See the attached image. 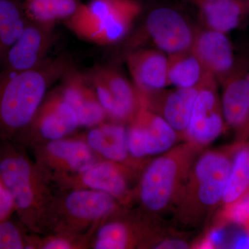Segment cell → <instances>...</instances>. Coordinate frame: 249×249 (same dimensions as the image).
<instances>
[{
  "mask_svg": "<svg viewBox=\"0 0 249 249\" xmlns=\"http://www.w3.org/2000/svg\"><path fill=\"white\" fill-rule=\"evenodd\" d=\"M73 68L67 56L22 72L0 71V139L28 147L29 132L49 87Z\"/></svg>",
  "mask_w": 249,
  "mask_h": 249,
  "instance_id": "6da1fadb",
  "label": "cell"
},
{
  "mask_svg": "<svg viewBox=\"0 0 249 249\" xmlns=\"http://www.w3.org/2000/svg\"><path fill=\"white\" fill-rule=\"evenodd\" d=\"M0 180L12 196L20 222L34 233L45 234L55 191L27 147L0 139Z\"/></svg>",
  "mask_w": 249,
  "mask_h": 249,
  "instance_id": "7a4b0ae2",
  "label": "cell"
},
{
  "mask_svg": "<svg viewBox=\"0 0 249 249\" xmlns=\"http://www.w3.org/2000/svg\"><path fill=\"white\" fill-rule=\"evenodd\" d=\"M204 150L184 142L149 160L136 191L145 217L160 215L175 209L192 166Z\"/></svg>",
  "mask_w": 249,
  "mask_h": 249,
  "instance_id": "3957f363",
  "label": "cell"
},
{
  "mask_svg": "<svg viewBox=\"0 0 249 249\" xmlns=\"http://www.w3.org/2000/svg\"><path fill=\"white\" fill-rule=\"evenodd\" d=\"M236 145L237 142L227 148L204 150L197 157L175 209L178 223L198 227L222 204Z\"/></svg>",
  "mask_w": 249,
  "mask_h": 249,
  "instance_id": "277c9868",
  "label": "cell"
},
{
  "mask_svg": "<svg viewBox=\"0 0 249 249\" xmlns=\"http://www.w3.org/2000/svg\"><path fill=\"white\" fill-rule=\"evenodd\" d=\"M122 204L104 192L58 189L46 219L45 234L94 232L100 224L121 212Z\"/></svg>",
  "mask_w": 249,
  "mask_h": 249,
  "instance_id": "5b68a950",
  "label": "cell"
},
{
  "mask_svg": "<svg viewBox=\"0 0 249 249\" xmlns=\"http://www.w3.org/2000/svg\"><path fill=\"white\" fill-rule=\"evenodd\" d=\"M142 11L139 0H91L64 24L83 40L111 45L128 34Z\"/></svg>",
  "mask_w": 249,
  "mask_h": 249,
  "instance_id": "8992f818",
  "label": "cell"
},
{
  "mask_svg": "<svg viewBox=\"0 0 249 249\" xmlns=\"http://www.w3.org/2000/svg\"><path fill=\"white\" fill-rule=\"evenodd\" d=\"M30 147L34 150V161L52 184L88 169L100 160L88 142L80 139L64 138Z\"/></svg>",
  "mask_w": 249,
  "mask_h": 249,
  "instance_id": "52a82bcc",
  "label": "cell"
},
{
  "mask_svg": "<svg viewBox=\"0 0 249 249\" xmlns=\"http://www.w3.org/2000/svg\"><path fill=\"white\" fill-rule=\"evenodd\" d=\"M140 170L111 160H100L88 169L57 180L53 183L58 189L87 188L104 192L127 205L135 196L130 183L135 170Z\"/></svg>",
  "mask_w": 249,
  "mask_h": 249,
  "instance_id": "ba28073f",
  "label": "cell"
},
{
  "mask_svg": "<svg viewBox=\"0 0 249 249\" xmlns=\"http://www.w3.org/2000/svg\"><path fill=\"white\" fill-rule=\"evenodd\" d=\"M129 124L127 145L129 154L136 160H146L161 155L180 140L163 118L142 106Z\"/></svg>",
  "mask_w": 249,
  "mask_h": 249,
  "instance_id": "9c48e42d",
  "label": "cell"
},
{
  "mask_svg": "<svg viewBox=\"0 0 249 249\" xmlns=\"http://www.w3.org/2000/svg\"><path fill=\"white\" fill-rule=\"evenodd\" d=\"M226 126L217 80L209 76L201 84L195 101L183 141L205 149L219 137Z\"/></svg>",
  "mask_w": 249,
  "mask_h": 249,
  "instance_id": "30bf717a",
  "label": "cell"
},
{
  "mask_svg": "<svg viewBox=\"0 0 249 249\" xmlns=\"http://www.w3.org/2000/svg\"><path fill=\"white\" fill-rule=\"evenodd\" d=\"M145 22L147 37L160 52L169 55L191 49L196 31L176 8L157 5L147 14Z\"/></svg>",
  "mask_w": 249,
  "mask_h": 249,
  "instance_id": "8fae6325",
  "label": "cell"
},
{
  "mask_svg": "<svg viewBox=\"0 0 249 249\" xmlns=\"http://www.w3.org/2000/svg\"><path fill=\"white\" fill-rule=\"evenodd\" d=\"M121 211L108 218L93 232L90 248L127 249L153 247L157 237L145 216L125 217Z\"/></svg>",
  "mask_w": 249,
  "mask_h": 249,
  "instance_id": "7c38bea8",
  "label": "cell"
},
{
  "mask_svg": "<svg viewBox=\"0 0 249 249\" xmlns=\"http://www.w3.org/2000/svg\"><path fill=\"white\" fill-rule=\"evenodd\" d=\"M80 126L76 111L57 90L44 100L36 113L31 125L28 147L66 138Z\"/></svg>",
  "mask_w": 249,
  "mask_h": 249,
  "instance_id": "4fadbf2b",
  "label": "cell"
},
{
  "mask_svg": "<svg viewBox=\"0 0 249 249\" xmlns=\"http://www.w3.org/2000/svg\"><path fill=\"white\" fill-rule=\"evenodd\" d=\"M55 41V27L28 20L24 31L12 46L1 70L22 72L40 66L47 59Z\"/></svg>",
  "mask_w": 249,
  "mask_h": 249,
  "instance_id": "5bb4252c",
  "label": "cell"
},
{
  "mask_svg": "<svg viewBox=\"0 0 249 249\" xmlns=\"http://www.w3.org/2000/svg\"><path fill=\"white\" fill-rule=\"evenodd\" d=\"M201 84L193 88L162 89L144 94L139 93L142 106L163 118L176 132L180 140L183 141Z\"/></svg>",
  "mask_w": 249,
  "mask_h": 249,
  "instance_id": "9a60e30c",
  "label": "cell"
},
{
  "mask_svg": "<svg viewBox=\"0 0 249 249\" xmlns=\"http://www.w3.org/2000/svg\"><path fill=\"white\" fill-rule=\"evenodd\" d=\"M62 78L63 83L59 91L76 111L80 126L92 127L104 123L107 113L85 75L73 67Z\"/></svg>",
  "mask_w": 249,
  "mask_h": 249,
  "instance_id": "2e32d148",
  "label": "cell"
},
{
  "mask_svg": "<svg viewBox=\"0 0 249 249\" xmlns=\"http://www.w3.org/2000/svg\"><path fill=\"white\" fill-rule=\"evenodd\" d=\"M221 83L224 120L227 125L239 133L249 119V60L236 62Z\"/></svg>",
  "mask_w": 249,
  "mask_h": 249,
  "instance_id": "e0dca14e",
  "label": "cell"
},
{
  "mask_svg": "<svg viewBox=\"0 0 249 249\" xmlns=\"http://www.w3.org/2000/svg\"><path fill=\"white\" fill-rule=\"evenodd\" d=\"M191 49L205 70L220 83L235 67L231 43L226 34L208 29L196 31Z\"/></svg>",
  "mask_w": 249,
  "mask_h": 249,
  "instance_id": "ac0fdd59",
  "label": "cell"
},
{
  "mask_svg": "<svg viewBox=\"0 0 249 249\" xmlns=\"http://www.w3.org/2000/svg\"><path fill=\"white\" fill-rule=\"evenodd\" d=\"M168 62V57L159 49H139L128 54L127 67L140 94L164 89L169 85Z\"/></svg>",
  "mask_w": 249,
  "mask_h": 249,
  "instance_id": "d6986e66",
  "label": "cell"
},
{
  "mask_svg": "<svg viewBox=\"0 0 249 249\" xmlns=\"http://www.w3.org/2000/svg\"><path fill=\"white\" fill-rule=\"evenodd\" d=\"M87 142L102 160H111L134 168H144L146 160L132 158L127 145V129L119 123H103L92 127L87 134Z\"/></svg>",
  "mask_w": 249,
  "mask_h": 249,
  "instance_id": "ffe728a7",
  "label": "cell"
},
{
  "mask_svg": "<svg viewBox=\"0 0 249 249\" xmlns=\"http://www.w3.org/2000/svg\"><path fill=\"white\" fill-rule=\"evenodd\" d=\"M110 91L115 102L114 122L129 124L142 107V101L135 86L121 73L110 67H98L91 70Z\"/></svg>",
  "mask_w": 249,
  "mask_h": 249,
  "instance_id": "44dd1931",
  "label": "cell"
},
{
  "mask_svg": "<svg viewBox=\"0 0 249 249\" xmlns=\"http://www.w3.org/2000/svg\"><path fill=\"white\" fill-rule=\"evenodd\" d=\"M206 29L227 34L249 14V0H212L196 4Z\"/></svg>",
  "mask_w": 249,
  "mask_h": 249,
  "instance_id": "7402d4cb",
  "label": "cell"
},
{
  "mask_svg": "<svg viewBox=\"0 0 249 249\" xmlns=\"http://www.w3.org/2000/svg\"><path fill=\"white\" fill-rule=\"evenodd\" d=\"M81 4L78 0H24L22 3L29 20L50 27L73 17Z\"/></svg>",
  "mask_w": 249,
  "mask_h": 249,
  "instance_id": "603a6c76",
  "label": "cell"
},
{
  "mask_svg": "<svg viewBox=\"0 0 249 249\" xmlns=\"http://www.w3.org/2000/svg\"><path fill=\"white\" fill-rule=\"evenodd\" d=\"M168 59V84L175 88L198 86L208 77L212 76L205 70L191 49L169 55Z\"/></svg>",
  "mask_w": 249,
  "mask_h": 249,
  "instance_id": "cb8c5ba5",
  "label": "cell"
},
{
  "mask_svg": "<svg viewBox=\"0 0 249 249\" xmlns=\"http://www.w3.org/2000/svg\"><path fill=\"white\" fill-rule=\"evenodd\" d=\"M28 20L22 3L17 0H0V67L22 35Z\"/></svg>",
  "mask_w": 249,
  "mask_h": 249,
  "instance_id": "d4e9b609",
  "label": "cell"
},
{
  "mask_svg": "<svg viewBox=\"0 0 249 249\" xmlns=\"http://www.w3.org/2000/svg\"><path fill=\"white\" fill-rule=\"evenodd\" d=\"M249 190V142H238L232 157L231 170L222 204H231Z\"/></svg>",
  "mask_w": 249,
  "mask_h": 249,
  "instance_id": "484cf974",
  "label": "cell"
},
{
  "mask_svg": "<svg viewBox=\"0 0 249 249\" xmlns=\"http://www.w3.org/2000/svg\"><path fill=\"white\" fill-rule=\"evenodd\" d=\"M93 232L83 234L53 233L45 237L31 236L28 249H82L90 247Z\"/></svg>",
  "mask_w": 249,
  "mask_h": 249,
  "instance_id": "4316f807",
  "label": "cell"
},
{
  "mask_svg": "<svg viewBox=\"0 0 249 249\" xmlns=\"http://www.w3.org/2000/svg\"><path fill=\"white\" fill-rule=\"evenodd\" d=\"M23 227L10 218L0 222V249H27L29 235Z\"/></svg>",
  "mask_w": 249,
  "mask_h": 249,
  "instance_id": "83f0119b",
  "label": "cell"
},
{
  "mask_svg": "<svg viewBox=\"0 0 249 249\" xmlns=\"http://www.w3.org/2000/svg\"><path fill=\"white\" fill-rule=\"evenodd\" d=\"M222 213L224 222L245 228L249 236V190L235 202L224 206Z\"/></svg>",
  "mask_w": 249,
  "mask_h": 249,
  "instance_id": "f1b7e54d",
  "label": "cell"
},
{
  "mask_svg": "<svg viewBox=\"0 0 249 249\" xmlns=\"http://www.w3.org/2000/svg\"><path fill=\"white\" fill-rule=\"evenodd\" d=\"M16 212L12 196L0 180V222L11 218Z\"/></svg>",
  "mask_w": 249,
  "mask_h": 249,
  "instance_id": "f546056e",
  "label": "cell"
},
{
  "mask_svg": "<svg viewBox=\"0 0 249 249\" xmlns=\"http://www.w3.org/2000/svg\"><path fill=\"white\" fill-rule=\"evenodd\" d=\"M152 248L160 249H189L190 245L182 240L171 238L158 241Z\"/></svg>",
  "mask_w": 249,
  "mask_h": 249,
  "instance_id": "4dcf8cb0",
  "label": "cell"
},
{
  "mask_svg": "<svg viewBox=\"0 0 249 249\" xmlns=\"http://www.w3.org/2000/svg\"><path fill=\"white\" fill-rule=\"evenodd\" d=\"M238 135L239 139L241 141H245L246 139L249 138V119L245 127L239 132Z\"/></svg>",
  "mask_w": 249,
  "mask_h": 249,
  "instance_id": "1f68e13d",
  "label": "cell"
},
{
  "mask_svg": "<svg viewBox=\"0 0 249 249\" xmlns=\"http://www.w3.org/2000/svg\"><path fill=\"white\" fill-rule=\"evenodd\" d=\"M191 1L196 4H198V3L201 2V1H212V0H191Z\"/></svg>",
  "mask_w": 249,
  "mask_h": 249,
  "instance_id": "d6a6232c",
  "label": "cell"
},
{
  "mask_svg": "<svg viewBox=\"0 0 249 249\" xmlns=\"http://www.w3.org/2000/svg\"><path fill=\"white\" fill-rule=\"evenodd\" d=\"M139 1H142V0H139ZM147 1H152V0H147Z\"/></svg>",
  "mask_w": 249,
  "mask_h": 249,
  "instance_id": "836d02e7",
  "label": "cell"
}]
</instances>
